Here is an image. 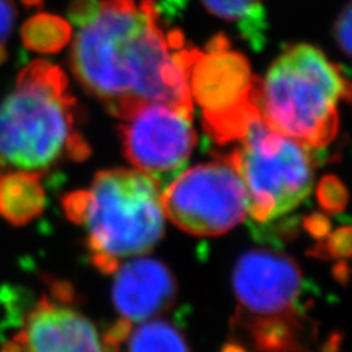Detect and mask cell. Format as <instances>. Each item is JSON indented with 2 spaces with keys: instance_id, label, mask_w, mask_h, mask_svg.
<instances>
[{
  "instance_id": "1",
  "label": "cell",
  "mask_w": 352,
  "mask_h": 352,
  "mask_svg": "<svg viewBox=\"0 0 352 352\" xmlns=\"http://www.w3.org/2000/svg\"><path fill=\"white\" fill-rule=\"evenodd\" d=\"M198 53L179 31L164 30L154 0H102L74 40L71 66L120 120L148 103L192 115L190 71Z\"/></svg>"
},
{
  "instance_id": "2",
  "label": "cell",
  "mask_w": 352,
  "mask_h": 352,
  "mask_svg": "<svg viewBox=\"0 0 352 352\" xmlns=\"http://www.w3.org/2000/svg\"><path fill=\"white\" fill-rule=\"evenodd\" d=\"M75 98L59 66L31 62L0 103V164L43 172L65 154L81 160L90 148L75 131Z\"/></svg>"
},
{
  "instance_id": "3",
  "label": "cell",
  "mask_w": 352,
  "mask_h": 352,
  "mask_svg": "<svg viewBox=\"0 0 352 352\" xmlns=\"http://www.w3.org/2000/svg\"><path fill=\"white\" fill-rule=\"evenodd\" d=\"M340 66L310 44H294L260 80L261 116L280 134L310 148L329 146L338 134V103L349 100Z\"/></svg>"
},
{
  "instance_id": "4",
  "label": "cell",
  "mask_w": 352,
  "mask_h": 352,
  "mask_svg": "<svg viewBox=\"0 0 352 352\" xmlns=\"http://www.w3.org/2000/svg\"><path fill=\"white\" fill-rule=\"evenodd\" d=\"M160 184L141 170L112 169L94 178L82 223L93 264L113 273L119 261L151 251L163 235Z\"/></svg>"
},
{
  "instance_id": "5",
  "label": "cell",
  "mask_w": 352,
  "mask_h": 352,
  "mask_svg": "<svg viewBox=\"0 0 352 352\" xmlns=\"http://www.w3.org/2000/svg\"><path fill=\"white\" fill-rule=\"evenodd\" d=\"M239 147L228 154L248 198V213L267 223L298 207L314 182L311 148L273 129L263 116L251 122Z\"/></svg>"
},
{
  "instance_id": "6",
  "label": "cell",
  "mask_w": 352,
  "mask_h": 352,
  "mask_svg": "<svg viewBox=\"0 0 352 352\" xmlns=\"http://www.w3.org/2000/svg\"><path fill=\"white\" fill-rule=\"evenodd\" d=\"M163 213L195 236H217L244 222L245 185L229 156L182 172L162 190Z\"/></svg>"
},
{
  "instance_id": "7",
  "label": "cell",
  "mask_w": 352,
  "mask_h": 352,
  "mask_svg": "<svg viewBox=\"0 0 352 352\" xmlns=\"http://www.w3.org/2000/svg\"><path fill=\"white\" fill-rule=\"evenodd\" d=\"M120 138L126 159L166 186L195 147L192 115L163 103H148L122 119Z\"/></svg>"
},
{
  "instance_id": "8",
  "label": "cell",
  "mask_w": 352,
  "mask_h": 352,
  "mask_svg": "<svg viewBox=\"0 0 352 352\" xmlns=\"http://www.w3.org/2000/svg\"><path fill=\"white\" fill-rule=\"evenodd\" d=\"M234 289L239 318L298 316L304 291L301 269L291 257L267 250H251L236 261Z\"/></svg>"
},
{
  "instance_id": "9",
  "label": "cell",
  "mask_w": 352,
  "mask_h": 352,
  "mask_svg": "<svg viewBox=\"0 0 352 352\" xmlns=\"http://www.w3.org/2000/svg\"><path fill=\"white\" fill-rule=\"evenodd\" d=\"M260 80L251 74L244 54L230 50L229 41L217 36L198 53L190 71L192 102L206 113L223 112L257 97Z\"/></svg>"
},
{
  "instance_id": "10",
  "label": "cell",
  "mask_w": 352,
  "mask_h": 352,
  "mask_svg": "<svg viewBox=\"0 0 352 352\" xmlns=\"http://www.w3.org/2000/svg\"><path fill=\"white\" fill-rule=\"evenodd\" d=\"M5 352H104L96 327L72 308L41 298Z\"/></svg>"
},
{
  "instance_id": "11",
  "label": "cell",
  "mask_w": 352,
  "mask_h": 352,
  "mask_svg": "<svg viewBox=\"0 0 352 352\" xmlns=\"http://www.w3.org/2000/svg\"><path fill=\"white\" fill-rule=\"evenodd\" d=\"M113 302L129 322H144L163 313L175 300L176 283L170 270L154 258H137L116 269Z\"/></svg>"
},
{
  "instance_id": "12",
  "label": "cell",
  "mask_w": 352,
  "mask_h": 352,
  "mask_svg": "<svg viewBox=\"0 0 352 352\" xmlns=\"http://www.w3.org/2000/svg\"><path fill=\"white\" fill-rule=\"evenodd\" d=\"M46 206L40 173L22 169L0 170V216L14 226L38 217Z\"/></svg>"
},
{
  "instance_id": "13",
  "label": "cell",
  "mask_w": 352,
  "mask_h": 352,
  "mask_svg": "<svg viewBox=\"0 0 352 352\" xmlns=\"http://www.w3.org/2000/svg\"><path fill=\"white\" fill-rule=\"evenodd\" d=\"M244 326L260 352H307L300 338V316L245 318Z\"/></svg>"
},
{
  "instance_id": "14",
  "label": "cell",
  "mask_w": 352,
  "mask_h": 352,
  "mask_svg": "<svg viewBox=\"0 0 352 352\" xmlns=\"http://www.w3.org/2000/svg\"><path fill=\"white\" fill-rule=\"evenodd\" d=\"M206 8L219 18L238 22L241 34L256 50L266 43L267 19L263 0H203Z\"/></svg>"
},
{
  "instance_id": "15",
  "label": "cell",
  "mask_w": 352,
  "mask_h": 352,
  "mask_svg": "<svg viewBox=\"0 0 352 352\" xmlns=\"http://www.w3.org/2000/svg\"><path fill=\"white\" fill-rule=\"evenodd\" d=\"M71 37L69 22L50 14H38L30 18L21 30L24 46L37 53H56L68 46Z\"/></svg>"
},
{
  "instance_id": "16",
  "label": "cell",
  "mask_w": 352,
  "mask_h": 352,
  "mask_svg": "<svg viewBox=\"0 0 352 352\" xmlns=\"http://www.w3.org/2000/svg\"><path fill=\"white\" fill-rule=\"evenodd\" d=\"M128 352H190L178 329L166 322L142 323L129 339Z\"/></svg>"
},
{
  "instance_id": "17",
  "label": "cell",
  "mask_w": 352,
  "mask_h": 352,
  "mask_svg": "<svg viewBox=\"0 0 352 352\" xmlns=\"http://www.w3.org/2000/svg\"><path fill=\"white\" fill-rule=\"evenodd\" d=\"M317 201L327 213H340L348 203V191L336 176L327 175L317 185Z\"/></svg>"
},
{
  "instance_id": "18",
  "label": "cell",
  "mask_w": 352,
  "mask_h": 352,
  "mask_svg": "<svg viewBox=\"0 0 352 352\" xmlns=\"http://www.w3.org/2000/svg\"><path fill=\"white\" fill-rule=\"evenodd\" d=\"M314 256L348 258L351 256V228L345 226L329 234L323 242L316 247Z\"/></svg>"
},
{
  "instance_id": "19",
  "label": "cell",
  "mask_w": 352,
  "mask_h": 352,
  "mask_svg": "<svg viewBox=\"0 0 352 352\" xmlns=\"http://www.w3.org/2000/svg\"><path fill=\"white\" fill-rule=\"evenodd\" d=\"M351 3L348 2L335 24V38L339 49L344 52L346 58H349L351 54Z\"/></svg>"
},
{
  "instance_id": "20",
  "label": "cell",
  "mask_w": 352,
  "mask_h": 352,
  "mask_svg": "<svg viewBox=\"0 0 352 352\" xmlns=\"http://www.w3.org/2000/svg\"><path fill=\"white\" fill-rule=\"evenodd\" d=\"M87 200H88V191H76L65 197L63 200L65 212L74 223H80V225L82 223L85 208H87Z\"/></svg>"
},
{
  "instance_id": "21",
  "label": "cell",
  "mask_w": 352,
  "mask_h": 352,
  "mask_svg": "<svg viewBox=\"0 0 352 352\" xmlns=\"http://www.w3.org/2000/svg\"><path fill=\"white\" fill-rule=\"evenodd\" d=\"M98 8L97 0H74L69 8V18L76 27L84 25L90 21Z\"/></svg>"
},
{
  "instance_id": "22",
  "label": "cell",
  "mask_w": 352,
  "mask_h": 352,
  "mask_svg": "<svg viewBox=\"0 0 352 352\" xmlns=\"http://www.w3.org/2000/svg\"><path fill=\"white\" fill-rule=\"evenodd\" d=\"M16 21V8L12 0H0V44H5Z\"/></svg>"
},
{
  "instance_id": "23",
  "label": "cell",
  "mask_w": 352,
  "mask_h": 352,
  "mask_svg": "<svg viewBox=\"0 0 352 352\" xmlns=\"http://www.w3.org/2000/svg\"><path fill=\"white\" fill-rule=\"evenodd\" d=\"M304 228L308 234L318 239H323L330 234V222L322 213H313L305 217Z\"/></svg>"
},
{
  "instance_id": "24",
  "label": "cell",
  "mask_w": 352,
  "mask_h": 352,
  "mask_svg": "<svg viewBox=\"0 0 352 352\" xmlns=\"http://www.w3.org/2000/svg\"><path fill=\"white\" fill-rule=\"evenodd\" d=\"M131 329H132V322H129V320H126V318L122 317L120 320H118L112 327L107 330V333L104 335L103 340L104 342L118 345L122 342V340L129 338Z\"/></svg>"
},
{
  "instance_id": "25",
  "label": "cell",
  "mask_w": 352,
  "mask_h": 352,
  "mask_svg": "<svg viewBox=\"0 0 352 352\" xmlns=\"http://www.w3.org/2000/svg\"><path fill=\"white\" fill-rule=\"evenodd\" d=\"M333 274H335V278L338 279V282L346 283V282H348V274H349L348 264H346L345 261L338 263L336 266L333 267Z\"/></svg>"
},
{
  "instance_id": "26",
  "label": "cell",
  "mask_w": 352,
  "mask_h": 352,
  "mask_svg": "<svg viewBox=\"0 0 352 352\" xmlns=\"http://www.w3.org/2000/svg\"><path fill=\"white\" fill-rule=\"evenodd\" d=\"M163 2L166 5V9L172 14V12H176V10L182 9L188 0H163Z\"/></svg>"
},
{
  "instance_id": "27",
  "label": "cell",
  "mask_w": 352,
  "mask_h": 352,
  "mask_svg": "<svg viewBox=\"0 0 352 352\" xmlns=\"http://www.w3.org/2000/svg\"><path fill=\"white\" fill-rule=\"evenodd\" d=\"M222 352H247V351H245L244 348H242V346L236 345V344H229V345H226V346L223 348Z\"/></svg>"
},
{
  "instance_id": "28",
  "label": "cell",
  "mask_w": 352,
  "mask_h": 352,
  "mask_svg": "<svg viewBox=\"0 0 352 352\" xmlns=\"http://www.w3.org/2000/svg\"><path fill=\"white\" fill-rule=\"evenodd\" d=\"M6 58H8V52H6L5 44H0V63H3Z\"/></svg>"
},
{
  "instance_id": "29",
  "label": "cell",
  "mask_w": 352,
  "mask_h": 352,
  "mask_svg": "<svg viewBox=\"0 0 352 352\" xmlns=\"http://www.w3.org/2000/svg\"><path fill=\"white\" fill-rule=\"evenodd\" d=\"M27 6H38L41 5V0H22Z\"/></svg>"
}]
</instances>
